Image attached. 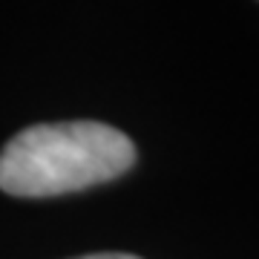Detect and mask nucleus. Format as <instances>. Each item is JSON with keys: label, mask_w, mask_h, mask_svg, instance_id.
I'll return each mask as SVG.
<instances>
[{"label": "nucleus", "mask_w": 259, "mask_h": 259, "mask_svg": "<svg viewBox=\"0 0 259 259\" xmlns=\"http://www.w3.org/2000/svg\"><path fill=\"white\" fill-rule=\"evenodd\" d=\"M133 164L136 144L110 124H35L0 150V190L23 199L64 196L112 182Z\"/></svg>", "instance_id": "nucleus-1"}, {"label": "nucleus", "mask_w": 259, "mask_h": 259, "mask_svg": "<svg viewBox=\"0 0 259 259\" xmlns=\"http://www.w3.org/2000/svg\"><path fill=\"white\" fill-rule=\"evenodd\" d=\"M75 259H141V256H133V253H83V256Z\"/></svg>", "instance_id": "nucleus-2"}]
</instances>
